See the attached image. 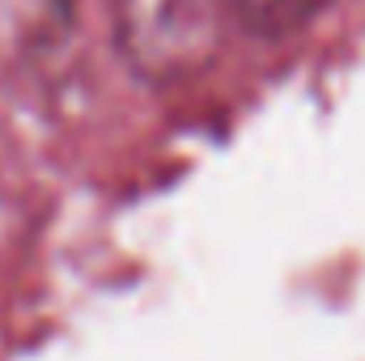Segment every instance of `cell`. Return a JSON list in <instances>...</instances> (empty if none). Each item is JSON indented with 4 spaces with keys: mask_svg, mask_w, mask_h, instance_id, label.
<instances>
[{
    "mask_svg": "<svg viewBox=\"0 0 365 361\" xmlns=\"http://www.w3.org/2000/svg\"><path fill=\"white\" fill-rule=\"evenodd\" d=\"M331 0H234L238 17L255 30V34H268V39H280V34H293L302 26H310Z\"/></svg>",
    "mask_w": 365,
    "mask_h": 361,
    "instance_id": "2",
    "label": "cell"
},
{
    "mask_svg": "<svg viewBox=\"0 0 365 361\" xmlns=\"http://www.w3.org/2000/svg\"><path fill=\"white\" fill-rule=\"evenodd\" d=\"M115 47L149 86L200 77L221 47L225 0H110Z\"/></svg>",
    "mask_w": 365,
    "mask_h": 361,
    "instance_id": "1",
    "label": "cell"
}]
</instances>
